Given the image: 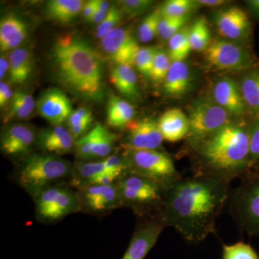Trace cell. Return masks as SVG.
<instances>
[{"mask_svg": "<svg viewBox=\"0 0 259 259\" xmlns=\"http://www.w3.org/2000/svg\"><path fill=\"white\" fill-rule=\"evenodd\" d=\"M35 107V102L31 94L25 90H18L14 93L10 102L8 113L5 117V122L13 120H25L28 118Z\"/></svg>", "mask_w": 259, "mask_h": 259, "instance_id": "cell-29", "label": "cell"}, {"mask_svg": "<svg viewBox=\"0 0 259 259\" xmlns=\"http://www.w3.org/2000/svg\"><path fill=\"white\" fill-rule=\"evenodd\" d=\"M157 51V48L154 47H140L135 57V66L141 74L147 77H151L153 61Z\"/></svg>", "mask_w": 259, "mask_h": 259, "instance_id": "cell-35", "label": "cell"}, {"mask_svg": "<svg viewBox=\"0 0 259 259\" xmlns=\"http://www.w3.org/2000/svg\"><path fill=\"white\" fill-rule=\"evenodd\" d=\"M231 116L216 102L206 100L194 102L189 117L190 133L187 139L190 148L231 123Z\"/></svg>", "mask_w": 259, "mask_h": 259, "instance_id": "cell-8", "label": "cell"}, {"mask_svg": "<svg viewBox=\"0 0 259 259\" xmlns=\"http://www.w3.org/2000/svg\"><path fill=\"white\" fill-rule=\"evenodd\" d=\"M223 259H259L249 244L239 241L233 245L223 244Z\"/></svg>", "mask_w": 259, "mask_h": 259, "instance_id": "cell-36", "label": "cell"}, {"mask_svg": "<svg viewBox=\"0 0 259 259\" xmlns=\"http://www.w3.org/2000/svg\"><path fill=\"white\" fill-rule=\"evenodd\" d=\"M240 88L247 110L253 118L259 117V66L245 73Z\"/></svg>", "mask_w": 259, "mask_h": 259, "instance_id": "cell-28", "label": "cell"}, {"mask_svg": "<svg viewBox=\"0 0 259 259\" xmlns=\"http://www.w3.org/2000/svg\"><path fill=\"white\" fill-rule=\"evenodd\" d=\"M90 118H93L91 110L88 107H81V108L74 110L71 114L68 119V125H69V127H71Z\"/></svg>", "mask_w": 259, "mask_h": 259, "instance_id": "cell-43", "label": "cell"}, {"mask_svg": "<svg viewBox=\"0 0 259 259\" xmlns=\"http://www.w3.org/2000/svg\"><path fill=\"white\" fill-rule=\"evenodd\" d=\"M28 26L15 14H8L0 22V50L5 52L18 49L28 36Z\"/></svg>", "mask_w": 259, "mask_h": 259, "instance_id": "cell-22", "label": "cell"}, {"mask_svg": "<svg viewBox=\"0 0 259 259\" xmlns=\"http://www.w3.org/2000/svg\"><path fill=\"white\" fill-rule=\"evenodd\" d=\"M125 158L127 173L144 177L163 188L182 178L171 156L158 150H128Z\"/></svg>", "mask_w": 259, "mask_h": 259, "instance_id": "cell-7", "label": "cell"}, {"mask_svg": "<svg viewBox=\"0 0 259 259\" xmlns=\"http://www.w3.org/2000/svg\"><path fill=\"white\" fill-rule=\"evenodd\" d=\"M10 82L20 84L29 79L33 69L32 54L25 48L11 51L9 57Z\"/></svg>", "mask_w": 259, "mask_h": 259, "instance_id": "cell-26", "label": "cell"}, {"mask_svg": "<svg viewBox=\"0 0 259 259\" xmlns=\"http://www.w3.org/2000/svg\"><path fill=\"white\" fill-rule=\"evenodd\" d=\"M122 13L120 8L116 5L110 6L108 13L101 23L97 25L95 34L97 38H103L113 29L117 28V25L121 21Z\"/></svg>", "mask_w": 259, "mask_h": 259, "instance_id": "cell-40", "label": "cell"}, {"mask_svg": "<svg viewBox=\"0 0 259 259\" xmlns=\"http://www.w3.org/2000/svg\"><path fill=\"white\" fill-rule=\"evenodd\" d=\"M228 204L239 231L259 239V169L242 179L241 185L231 191Z\"/></svg>", "mask_w": 259, "mask_h": 259, "instance_id": "cell-4", "label": "cell"}, {"mask_svg": "<svg viewBox=\"0 0 259 259\" xmlns=\"http://www.w3.org/2000/svg\"><path fill=\"white\" fill-rule=\"evenodd\" d=\"M36 107L38 113L53 125H60L73 112L69 97L58 88L44 92L39 97Z\"/></svg>", "mask_w": 259, "mask_h": 259, "instance_id": "cell-14", "label": "cell"}, {"mask_svg": "<svg viewBox=\"0 0 259 259\" xmlns=\"http://www.w3.org/2000/svg\"><path fill=\"white\" fill-rule=\"evenodd\" d=\"M80 204L94 212H104L122 206L116 183L111 185H88L80 187Z\"/></svg>", "mask_w": 259, "mask_h": 259, "instance_id": "cell-17", "label": "cell"}, {"mask_svg": "<svg viewBox=\"0 0 259 259\" xmlns=\"http://www.w3.org/2000/svg\"><path fill=\"white\" fill-rule=\"evenodd\" d=\"M197 5V1L192 0H169L166 2L160 10L162 17L180 18L189 15Z\"/></svg>", "mask_w": 259, "mask_h": 259, "instance_id": "cell-33", "label": "cell"}, {"mask_svg": "<svg viewBox=\"0 0 259 259\" xmlns=\"http://www.w3.org/2000/svg\"><path fill=\"white\" fill-rule=\"evenodd\" d=\"M194 175L231 182L249 173V123L232 122L192 146Z\"/></svg>", "mask_w": 259, "mask_h": 259, "instance_id": "cell-3", "label": "cell"}, {"mask_svg": "<svg viewBox=\"0 0 259 259\" xmlns=\"http://www.w3.org/2000/svg\"><path fill=\"white\" fill-rule=\"evenodd\" d=\"M51 55L56 79L70 93L90 101L103 100V61L86 40L74 34L61 35Z\"/></svg>", "mask_w": 259, "mask_h": 259, "instance_id": "cell-2", "label": "cell"}, {"mask_svg": "<svg viewBox=\"0 0 259 259\" xmlns=\"http://www.w3.org/2000/svg\"><path fill=\"white\" fill-rule=\"evenodd\" d=\"M153 4V2L151 0H122L119 2L122 14L131 18L146 13Z\"/></svg>", "mask_w": 259, "mask_h": 259, "instance_id": "cell-41", "label": "cell"}, {"mask_svg": "<svg viewBox=\"0 0 259 259\" xmlns=\"http://www.w3.org/2000/svg\"><path fill=\"white\" fill-rule=\"evenodd\" d=\"M161 18V10H155L143 20L139 28L140 41L147 42L152 40L158 34V25Z\"/></svg>", "mask_w": 259, "mask_h": 259, "instance_id": "cell-34", "label": "cell"}, {"mask_svg": "<svg viewBox=\"0 0 259 259\" xmlns=\"http://www.w3.org/2000/svg\"><path fill=\"white\" fill-rule=\"evenodd\" d=\"M197 3L198 5H204V6L216 7L225 4L227 2L223 0H199Z\"/></svg>", "mask_w": 259, "mask_h": 259, "instance_id": "cell-49", "label": "cell"}, {"mask_svg": "<svg viewBox=\"0 0 259 259\" xmlns=\"http://www.w3.org/2000/svg\"><path fill=\"white\" fill-rule=\"evenodd\" d=\"M110 78L112 84L122 95L132 101L140 100L139 81L132 66L115 65L110 71Z\"/></svg>", "mask_w": 259, "mask_h": 259, "instance_id": "cell-23", "label": "cell"}, {"mask_svg": "<svg viewBox=\"0 0 259 259\" xmlns=\"http://www.w3.org/2000/svg\"><path fill=\"white\" fill-rule=\"evenodd\" d=\"M36 139L31 126L20 123L8 125L2 134V151L10 156L24 154L28 152Z\"/></svg>", "mask_w": 259, "mask_h": 259, "instance_id": "cell-18", "label": "cell"}, {"mask_svg": "<svg viewBox=\"0 0 259 259\" xmlns=\"http://www.w3.org/2000/svg\"><path fill=\"white\" fill-rule=\"evenodd\" d=\"M93 145L92 158H107L111 156L117 135L112 134L101 124H97L93 127Z\"/></svg>", "mask_w": 259, "mask_h": 259, "instance_id": "cell-30", "label": "cell"}, {"mask_svg": "<svg viewBox=\"0 0 259 259\" xmlns=\"http://www.w3.org/2000/svg\"><path fill=\"white\" fill-rule=\"evenodd\" d=\"M214 22L222 36L232 40H248L251 36L252 23L248 14L238 7L218 12Z\"/></svg>", "mask_w": 259, "mask_h": 259, "instance_id": "cell-13", "label": "cell"}, {"mask_svg": "<svg viewBox=\"0 0 259 259\" xmlns=\"http://www.w3.org/2000/svg\"><path fill=\"white\" fill-rule=\"evenodd\" d=\"M171 63L168 53L158 49L153 61L152 71L150 78L156 82L164 81Z\"/></svg>", "mask_w": 259, "mask_h": 259, "instance_id": "cell-39", "label": "cell"}, {"mask_svg": "<svg viewBox=\"0 0 259 259\" xmlns=\"http://www.w3.org/2000/svg\"><path fill=\"white\" fill-rule=\"evenodd\" d=\"M36 213L39 219L54 222L77 212L80 201L72 190L64 187H48L35 195Z\"/></svg>", "mask_w": 259, "mask_h": 259, "instance_id": "cell-9", "label": "cell"}, {"mask_svg": "<svg viewBox=\"0 0 259 259\" xmlns=\"http://www.w3.org/2000/svg\"><path fill=\"white\" fill-rule=\"evenodd\" d=\"M72 171L71 163L57 155L35 153L23 161L18 181L25 190L35 195L51 182L65 178Z\"/></svg>", "mask_w": 259, "mask_h": 259, "instance_id": "cell-5", "label": "cell"}, {"mask_svg": "<svg viewBox=\"0 0 259 259\" xmlns=\"http://www.w3.org/2000/svg\"><path fill=\"white\" fill-rule=\"evenodd\" d=\"M252 14L259 19V0H250L246 2Z\"/></svg>", "mask_w": 259, "mask_h": 259, "instance_id": "cell-48", "label": "cell"}, {"mask_svg": "<svg viewBox=\"0 0 259 259\" xmlns=\"http://www.w3.org/2000/svg\"><path fill=\"white\" fill-rule=\"evenodd\" d=\"M75 141L69 129L61 125L42 129L36 139L40 149L57 156L71 152L75 148Z\"/></svg>", "mask_w": 259, "mask_h": 259, "instance_id": "cell-19", "label": "cell"}, {"mask_svg": "<svg viewBox=\"0 0 259 259\" xmlns=\"http://www.w3.org/2000/svg\"><path fill=\"white\" fill-rule=\"evenodd\" d=\"M189 15L180 18L162 17L158 25V34L163 40H169L175 34L185 27Z\"/></svg>", "mask_w": 259, "mask_h": 259, "instance_id": "cell-38", "label": "cell"}, {"mask_svg": "<svg viewBox=\"0 0 259 259\" xmlns=\"http://www.w3.org/2000/svg\"><path fill=\"white\" fill-rule=\"evenodd\" d=\"M166 227L161 213L137 227L122 259H144L156 245L161 232Z\"/></svg>", "mask_w": 259, "mask_h": 259, "instance_id": "cell-12", "label": "cell"}, {"mask_svg": "<svg viewBox=\"0 0 259 259\" xmlns=\"http://www.w3.org/2000/svg\"><path fill=\"white\" fill-rule=\"evenodd\" d=\"M102 50L115 65H134L135 57L140 47L132 32L117 27L101 40Z\"/></svg>", "mask_w": 259, "mask_h": 259, "instance_id": "cell-11", "label": "cell"}, {"mask_svg": "<svg viewBox=\"0 0 259 259\" xmlns=\"http://www.w3.org/2000/svg\"><path fill=\"white\" fill-rule=\"evenodd\" d=\"M190 83V69L185 61L172 62L164 80L165 92L170 96H182L188 91Z\"/></svg>", "mask_w": 259, "mask_h": 259, "instance_id": "cell-25", "label": "cell"}, {"mask_svg": "<svg viewBox=\"0 0 259 259\" xmlns=\"http://www.w3.org/2000/svg\"><path fill=\"white\" fill-rule=\"evenodd\" d=\"M231 182L193 175L181 178L163 191L161 213L187 243L197 244L216 233V222L231 195Z\"/></svg>", "mask_w": 259, "mask_h": 259, "instance_id": "cell-1", "label": "cell"}, {"mask_svg": "<svg viewBox=\"0 0 259 259\" xmlns=\"http://www.w3.org/2000/svg\"><path fill=\"white\" fill-rule=\"evenodd\" d=\"M213 96L216 103L226 109L231 115L241 116L248 110L241 88L229 78H223L214 84Z\"/></svg>", "mask_w": 259, "mask_h": 259, "instance_id": "cell-20", "label": "cell"}, {"mask_svg": "<svg viewBox=\"0 0 259 259\" xmlns=\"http://www.w3.org/2000/svg\"><path fill=\"white\" fill-rule=\"evenodd\" d=\"M191 50L189 27H184L168 40V55L172 62L185 61Z\"/></svg>", "mask_w": 259, "mask_h": 259, "instance_id": "cell-31", "label": "cell"}, {"mask_svg": "<svg viewBox=\"0 0 259 259\" xmlns=\"http://www.w3.org/2000/svg\"><path fill=\"white\" fill-rule=\"evenodd\" d=\"M135 114L134 107L128 102L119 97H110L107 103V123L115 128H125L133 122Z\"/></svg>", "mask_w": 259, "mask_h": 259, "instance_id": "cell-27", "label": "cell"}, {"mask_svg": "<svg viewBox=\"0 0 259 259\" xmlns=\"http://www.w3.org/2000/svg\"><path fill=\"white\" fill-rule=\"evenodd\" d=\"M190 42L192 50L205 51L210 44V32L207 20L199 18L190 28Z\"/></svg>", "mask_w": 259, "mask_h": 259, "instance_id": "cell-32", "label": "cell"}, {"mask_svg": "<svg viewBox=\"0 0 259 259\" xmlns=\"http://www.w3.org/2000/svg\"><path fill=\"white\" fill-rule=\"evenodd\" d=\"M74 184L81 187L92 179L108 172L125 175L127 173L125 156L111 155L102 161H80L73 168Z\"/></svg>", "mask_w": 259, "mask_h": 259, "instance_id": "cell-16", "label": "cell"}, {"mask_svg": "<svg viewBox=\"0 0 259 259\" xmlns=\"http://www.w3.org/2000/svg\"><path fill=\"white\" fill-rule=\"evenodd\" d=\"M127 128L125 144L128 150H158L161 147L163 139L158 121L151 118L133 121Z\"/></svg>", "mask_w": 259, "mask_h": 259, "instance_id": "cell-15", "label": "cell"}, {"mask_svg": "<svg viewBox=\"0 0 259 259\" xmlns=\"http://www.w3.org/2000/svg\"><path fill=\"white\" fill-rule=\"evenodd\" d=\"M93 137V131L91 130L88 134L75 141L74 149L76 157L81 160V161H86L92 158Z\"/></svg>", "mask_w": 259, "mask_h": 259, "instance_id": "cell-42", "label": "cell"}, {"mask_svg": "<svg viewBox=\"0 0 259 259\" xmlns=\"http://www.w3.org/2000/svg\"><path fill=\"white\" fill-rule=\"evenodd\" d=\"M97 2H98V0H90V1L85 3L81 13L83 20L90 22L95 10H96Z\"/></svg>", "mask_w": 259, "mask_h": 259, "instance_id": "cell-46", "label": "cell"}, {"mask_svg": "<svg viewBox=\"0 0 259 259\" xmlns=\"http://www.w3.org/2000/svg\"><path fill=\"white\" fill-rule=\"evenodd\" d=\"M116 186L122 206L131 207L136 214L144 216L161 211L165 188L156 182L127 173L116 182Z\"/></svg>", "mask_w": 259, "mask_h": 259, "instance_id": "cell-6", "label": "cell"}, {"mask_svg": "<svg viewBox=\"0 0 259 259\" xmlns=\"http://www.w3.org/2000/svg\"><path fill=\"white\" fill-rule=\"evenodd\" d=\"M249 173L259 169V117L249 123Z\"/></svg>", "mask_w": 259, "mask_h": 259, "instance_id": "cell-37", "label": "cell"}, {"mask_svg": "<svg viewBox=\"0 0 259 259\" xmlns=\"http://www.w3.org/2000/svg\"><path fill=\"white\" fill-rule=\"evenodd\" d=\"M14 93L10 88V84L5 81H1L0 83V107L4 108L11 102Z\"/></svg>", "mask_w": 259, "mask_h": 259, "instance_id": "cell-45", "label": "cell"}, {"mask_svg": "<svg viewBox=\"0 0 259 259\" xmlns=\"http://www.w3.org/2000/svg\"><path fill=\"white\" fill-rule=\"evenodd\" d=\"M204 55L207 62L219 70L248 71L259 66L248 49L227 40H214L204 51Z\"/></svg>", "mask_w": 259, "mask_h": 259, "instance_id": "cell-10", "label": "cell"}, {"mask_svg": "<svg viewBox=\"0 0 259 259\" xmlns=\"http://www.w3.org/2000/svg\"><path fill=\"white\" fill-rule=\"evenodd\" d=\"M158 127L163 140L176 143L187 138L190 133L189 117L180 109L167 110L158 120Z\"/></svg>", "mask_w": 259, "mask_h": 259, "instance_id": "cell-21", "label": "cell"}, {"mask_svg": "<svg viewBox=\"0 0 259 259\" xmlns=\"http://www.w3.org/2000/svg\"><path fill=\"white\" fill-rule=\"evenodd\" d=\"M10 71V61L9 59L2 55L0 58V78L3 79L5 75L9 74Z\"/></svg>", "mask_w": 259, "mask_h": 259, "instance_id": "cell-47", "label": "cell"}, {"mask_svg": "<svg viewBox=\"0 0 259 259\" xmlns=\"http://www.w3.org/2000/svg\"><path fill=\"white\" fill-rule=\"evenodd\" d=\"M84 4L82 0H51L46 5V14L56 23L67 25L81 14Z\"/></svg>", "mask_w": 259, "mask_h": 259, "instance_id": "cell-24", "label": "cell"}, {"mask_svg": "<svg viewBox=\"0 0 259 259\" xmlns=\"http://www.w3.org/2000/svg\"><path fill=\"white\" fill-rule=\"evenodd\" d=\"M110 8V6L108 2L104 1V0H98L96 10H95L91 20H90V23H96L98 25L101 23L106 17Z\"/></svg>", "mask_w": 259, "mask_h": 259, "instance_id": "cell-44", "label": "cell"}]
</instances>
